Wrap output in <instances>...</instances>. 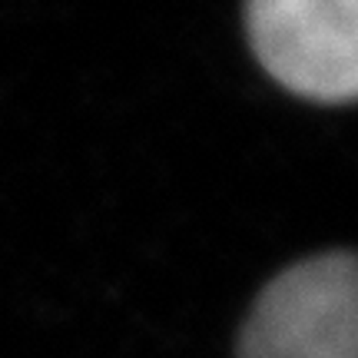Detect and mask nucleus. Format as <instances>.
Returning a JSON list of instances; mask_svg holds the SVG:
<instances>
[{
  "mask_svg": "<svg viewBox=\"0 0 358 358\" xmlns=\"http://www.w3.org/2000/svg\"><path fill=\"white\" fill-rule=\"evenodd\" d=\"M239 358H358L355 259L319 256L268 282L243 329Z\"/></svg>",
  "mask_w": 358,
  "mask_h": 358,
  "instance_id": "f257e3e1",
  "label": "nucleus"
},
{
  "mask_svg": "<svg viewBox=\"0 0 358 358\" xmlns=\"http://www.w3.org/2000/svg\"><path fill=\"white\" fill-rule=\"evenodd\" d=\"M358 0H249L245 20L259 64L285 90L348 103L358 90Z\"/></svg>",
  "mask_w": 358,
  "mask_h": 358,
  "instance_id": "f03ea898",
  "label": "nucleus"
}]
</instances>
